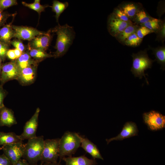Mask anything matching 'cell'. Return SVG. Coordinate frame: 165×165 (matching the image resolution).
I'll list each match as a JSON object with an SVG mask.
<instances>
[{"label":"cell","mask_w":165,"mask_h":165,"mask_svg":"<svg viewBox=\"0 0 165 165\" xmlns=\"http://www.w3.org/2000/svg\"><path fill=\"white\" fill-rule=\"evenodd\" d=\"M56 33L57 37L54 48L56 51L53 55L55 58L64 56L72 44L75 33L72 27L67 24L60 25L59 24L50 30Z\"/></svg>","instance_id":"obj_1"},{"label":"cell","mask_w":165,"mask_h":165,"mask_svg":"<svg viewBox=\"0 0 165 165\" xmlns=\"http://www.w3.org/2000/svg\"><path fill=\"white\" fill-rule=\"evenodd\" d=\"M44 140L43 136L29 139L25 144V148L22 157L29 165H38L40 161L44 147Z\"/></svg>","instance_id":"obj_2"},{"label":"cell","mask_w":165,"mask_h":165,"mask_svg":"<svg viewBox=\"0 0 165 165\" xmlns=\"http://www.w3.org/2000/svg\"><path fill=\"white\" fill-rule=\"evenodd\" d=\"M81 140L78 133L66 131L59 142V157L60 161L65 156H72L80 147Z\"/></svg>","instance_id":"obj_3"},{"label":"cell","mask_w":165,"mask_h":165,"mask_svg":"<svg viewBox=\"0 0 165 165\" xmlns=\"http://www.w3.org/2000/svg\"><path fill=\"white\" fill-rule=\"evenodd\" d=\"M133 63L131 71L135 77H139V79L144 76L146 82L148 84L145 73L147 69L151 68L153 63L155 61L150 59L147 53V50H141L137 53H133Z\"/></svg>","instance_id":"obj_4"},{"label":"cell","mask_w":165,"mask_h":165,"mask_svg":"<svg viewBox=\"0 0 165 165\" xmlns=\"http://www.w3.org/2000/svg\"><path fill=\"white\" fill-rule=\"evenodd\" d=\"M59 138L44 140V149L41 160L42 165L46 163L57 162L59 157Z\"/></svg>","instance_id":"obj_5"},{"label":"cell","mask_w":165,"mask_h":165,"mask_svg":"<svg viewBox=\"0 0 165 165\" xmlns=\"http://www.w3.org/2000/svg\"><path fill=\"white\" fill-rule=\"evenodd\" d=\"M143 118L148 128L152 130H157L165 126V116L160 112L154 110L144 113Z\"/></svg>","instance_id":"obj_6"},{"label":"cell","mask_w":165,"mask_h":165,"mask_svg":"<svg viewBox=\"0 0 165 165\" xmlns=\"http://www.w3.org/2000/svg\"><path fill=\"white\" fill-rule=\"evenodd\" d=\"M24 148L25 144L22 141L3 146L1 147L3 154L13 165L16 164L22 157Z\"/></svg>","instance_id":"obj_7"},{"label":"cell","mask_w":165,"mask_h":165,"mask_svg":"<svg viewBox=\"0 0 165 165\" xmlns=\"http://www.w3.org/2000/svg\"><path fill=\"white\" fill-rule=\"evenodd\" d=\"M40 112L39 108H37L33 116L25 123L23 132L19 135L22 141L28 140L37 137L36 134L38 126V118Z\"/></svg>","instance_id":"obj_8"},{"label":"cell","mask_w":165,"mask_h":165,"mask_svg":"<svg viewBox=\"0 0 165 165\" xmlns=\"http://www.w3.org/2000/svg\"><path fill=\"white\" fill-rule=\"evenodd\" d=\"M12 28L14 31V38L29 41L37 36L45 32L27 26L12 25Z\"/></svg>","instance_id":"obj_9"},{"label":"cell","mask_w":165,"mask_h":165,"mask_svg":"<svg viewBox=\"0 0 165 165\" xmlns=\"http://www.w3.org/2000/svg\"><path fill=\"white\" fill-rule=\"evenodd\" d=\"M132 22V21H123L119 19L114 13H111L108 18V31L111 35L115 37Z\"/></svg>","instance_id":"obj_10"},{"label":"cell","mask_w":165,"mask_h":165,"mask_svg":"<svg viewBox=\"0 0 165 165\" xmlns=\"http://www.w3.org/2000/svg\"><path fill=\"white\" fill-rule=\"evenodd\" d=\"M20 72L15 61L5 63L2 66L0 80L3 84L10 80H17Z\"/></svg>","instance_id":"obj_11"},{"label":"cell","mask_w":165,"mask_h":165,"mask_svg":"<svg viewBox=\"0 0 165 165\" xmlns=\"http://www.w3.org/2000/svg\"><path fill=\"white\" fill-rule=\"evenodd\" d=\"M50 32V30L37 36L29 41L28 46L46 51L49 47L52 38Z\"/></svg>","instance_id":"obj_12"},{"label":"cell","mask_w":165,"mask_h":165,"mask_svg":"<svg viewBox=\"0 0 165 165\" xmlns=\"http://www.w3.org/2000/svg\"><path fill=\"white\" fill-rule=\"evenodd\" d=\"M138 129L136 124L132 122H126L124 125L120 133L116 136L106 139L107 144L113 140H122L125 138H129L138 135Z\"/></svg>","instance_id":"obj_13"},{"label":"cell","mask_w":165,"mask_h":165,"mask_svg":"<svg viewBox=\"0 0 165 165\" xmlns=\"http://www.w3.org/2000/svg\"><path fill=\"white\" fill-rule=\"evenodd\" d=\"M37 66L32 65L20 71L17 80L21 84L28 85L34 82L36 77Z\"/></svg>","instance_id":"obj_14"},{"label":"cell","mask_w":165,"mask_h":165,"mask_svg":"<svg viewBox=\"0 0 165 165\" xmlns=\"http://www.w3.org/2000/svg\"><path fill=\"white\" fill-rule=\"evenodd\" d=\"M17 123L14 112L11 109L4 106L0 109V127H10Z\"/></svg>","instance_id":"obj_15"},{"label":"cell","mask_w":165,"mask_h":165,"mask_svg":"<svg viewBox=\"0 0 165 165\" xmlns=\"http://www.w3.org/2000/svg\"><path fill=\"white\" fill-rule=\"evenodd\" d=\"M81 140V147L87 152L90 154L93 159H99L103 160L97 146L88 138L82 137L79 134Z\"/></svg>","instance_id":"obj_16"},{"label":"cell","mask_w":165,"mask_h":165,"mask_svg":"<svg viewBox=\"0 0 165 165\" xmlns=\"http://www.w3.org/2000/svg\"><path fill=\"white\" fill-rule=\"evenodd\" d=\"M65 165H96L97 164L95 159H90L85 155L78 157H64L62 159Z\"/></svg>","instance_id":"obj_17"},{"label":"cell","mask_w":165,"mask_h":165,"mask_svg":"<svg viewBox=\"0 0 165 165\" xmlns=\"http://www.w3.org/2000/svg\"><path fill=\"white\" fill-rule=\"evenodd\" d=\"M15 61L20 71L32 65H38V62L34 60L27 52L23 53L21 56Z\"/></svg>","instance_id":"obj_18"},{"label":"cell","mask_w":165,"mask_h":165,"mask_svg":"<svg viewBox=\"0 0 165 165\" xmlns=\"http://www.w3.org/2000/svg\"><path fill=\"white\" fill-rule=\"evenodd\" d=\"M14 38V31L11 23L5 24L0 29V41L9 46L11 39Z\"/></svg>","instance_id":"obj_19"},{"label":"cell","mask_w":165,"mask_h":165,"mask_svg":"<svg viewBox=\"0 0 165 165\" xmlns=\"http://www.w3.org/2000/svg\"><path fill=\"white\" fill-rule=\"evenodd\" d=\"M19 137L13 132H0V146L22 142Z\"/></svg>","instance_id":"obj_20"},{"label":"cell","mask_w":165,"mask_h":165,"mask_svg":"<svg viewBox=\"0 0 165 165\" xmlns=\"http://www.w3.org/2000/svg\"><path fill=\"white\" fill-rule=\"evenodd\" d=\"M140 6L137 3L128 2L124 3L119 7L132 21L137 13L141 9Z\"/></svg>","instance_id":"obj_21"},{"label":"cell","mask_w":165,"mask_h":165,"mask_svg":"<svg viewBox=\"0 0 165 165\" xmlns=\"http://www.w3.org/2000/svg\"><path fill=\"white\" fill-rule=\"evenodd\" d=\"M139 27L136 24L132 22L118 34L115 38L119 42L124 45V42L131 35L136 32Z\"/></svg>","instance_id":"obj_22"},{"label":"cell","mask_w":165,"mask_h":165,"mask_svg":"<svg viewBox=\"0 0 165 165\" xmlns=\"http://www.w3.org/2000/svg\"><path fill=\"white\" fill-rule=\"evenodd\" d=\"M27 52L30 56L38 63L45 59L53 57V55L47 53L46 51L28 46Z\"/></svg>","instance_id":"obj_23"},{"label":"cell","mask_w":165,"mask_h":165,"mask_svg":"<svg viewBox=\"0 0 165 165\" xmlns=\"http://www.w3.org/2000/svg\"><path fill=\"white\" fill-rule=\"evenodd\" d=\"M151 48L157 62L161 65V68L163 70L165 68V47L163 46L156 48Z\"/></svg>","instance_id":"obj_24"},{"label":"cell","mask_w":165,"mask_h":165,"mask_svg":"<svg viewBox=\"0 0 165 165\" xmlns=\"http://www.w3.org/2000/svg\"><path fill=\"white\" fill-rule=\"evenodd\" d=\"M68 6V3L67 2H62L57 0L53 1L52 6L51 7L52 11L56 14L55 17L57 22H58L59 18L60 15Z\"/></svg>","instance_id":"obj_25"},{"label":"cell","mask_w":165,"mask_h":165,"mask_svg":"<svg viewBox=\"0 0 165 165\" xmlns=\"http://www.w3.org/2000/svg\"><path fill=\"white\" fill-rule=\"evenodd\" d=\"M163 22L160 19L152 18L140 26H144L156 33L161 28Z\"/></svg>","instance_id":"obj_26"},{"label":"cell","mask_w":165,"mask_h":165,"mask_svg":"<svg viewBox=\"0 0 165 165\" xmlns=\"http://www.w3.org/2000/svg\"><path fill=\"white\" fill-rule=\"evenodd\" d=\"M153 17L149 16L145 11L142 9H140L136 14L132 20L135 24H142L147 22Z\"/></svg>","instance_id":"obj_27"},{"label":"cell","mask_w":165,"mask_h":165,"mask_svg":"<svg viewBox=\"0 0 165 165\" xmlns=\"http://www.w3.org/2000/svg\"><path fill=\"white\" fill-rule=\"evenodd\" d=\"M40 0H35L33 3H29L24 2H22V4L24 6L33 10L39 14L44 11L46 7L49 6L48 5H42L40 3Z\"/></svg>","instance_id":"obj_28"},{"label":"cell","mask_w":165,"mask_h":165,"mask_svg":"<svg viewBox=\"0 0 165 165\" xmlns=\"http://www.w3.org/2000/svg\"><path fill=\"white\" fill-rule=\"evenodd\" d=\"M142 39L139 38L134 32L130 35L126 40L124 45L131 47L139 46L141 43Z\"/></svg>","instance_id":"obj_29"},{"label":"cell","mask_w":165,"mask_h":165,"mask_svg":"<svg viewBox=\"0 0 165 165\" xmlns=\"http://www.w3.org/2000/svg\"><path fill=\"white\" fill-rule=\"evenodd\" d=\"M154 32L146 27L141 26L137 29L136 34L137 36L140 38L142 39L146 35Z\"/></svg>","instance_id":"obj_30"},{"label":"cell","mask_w":165,"mask_h":165,"mask_svg":"<svg viewBox=\"0 0 165 165\" xmlns=\"http://www.w3.org/2000/svg\"><path fill=\"white\" fill-rule=\"evenodd\" d=\"M17 4L16 0H0V10L3 11L8 8Z\"/></svg>","instance_id":"obj_31"},{"label":"cell","mask_w":165,"mask_h":165,"mask_svg":"<svg viewBox=\"0 0 165 165\" xmlns=\"http://www.w3.org/2000/svg\"><path fill=\"white\" fill-rule=\"evenodd\" d=\"M119 19L125 22L131 21L124 12L118 7L114 9L112 13Z\"/></svg>","instance_id":"obj_32"},{"label":"cell","mask_w":165,"mask_h":165,"mask_svg":"<svg viewBox=\"0 0 165 165\" xmlns=\"http://www.w3.org/2000/svg\"><path fill=\"white\" fill-rule=\"evenodd\" d=\"M9 48V45L0 41V58L2 61L5 60Z\"/></svg>","instance_id":"obj_33"},{"label":"cell","mask_w":165,"mask_h":165,"mask_svg":"<svg viewBox=\"0 0 165 165\" xmlns=\"http://www.w3.org/2000/svg\"><path fill=\"white\" fill-rule=\"evenodd\" d=\"M12 44L15 48L18 49L23 53L25 52L26 48L24 44L19 39H14L11 41L10 44Z\"/></svg>","instance_id":"obj_34"},{"label":"cell","mask_w":165,"mask_h":165,"mask_svg":"<svg viewBox=\"0 0 165 165\" xmlns=\"http://www.w3.org/2000/svg\"><path fill=\"white\" fill-rule=\"evenodd\" d=\"M165 24L163 21L162 26L160 29L156 33L157 34L156 39L159 41H162L163 42L164 41L165 37Z\"/></svg>","instance_id":"obj_35"},{"label":"cell","mask_w":165,"mask_h":165,"mask_svg":"<svg viewBox=\"0 0 165 165\" xmlns=\"http://www.w3.org/2000/svg\"><path fill=\"white\" fill-rule=\"evenodd\" d=\"M14 15L0 10V27L4 26L8 18Z\"/></svg>","instance_id":"obj_36"},{"label":"cell","mask_w":165,"mask_h":165,"mask_svg":"<svg viewBox=\"0 0 165 165\" xmlns=\"http://www.w3.org/2000/svg\"><path fill=\"white\" fill-rule=\"evenodd\" d=\"M6 95V92L3 88L2 85H0V109L4 106L3 101Z\"/></svg>","instance_id":"obj_37"},{"label":"cell","mask_w":165,"mask_h":165,"mask_svg":"<svg viewBox=\"0 0 165 165\" xmlns=\"http://www.w3.org/2000/svg\"><path fill=\"white\" fill-rule=\"evenodd\" d=\"M0 165H13L9 159L4 154L0 155Z\"/></svg>","instance_id":"obj_38"},{"label":"cell","mask_w":165,"mask_h":165,"mask_svg":"<svg viewBox=\"0 0 165 165\" xmlns=\"http://www.w3.org/2000/svg\"><path fill=\"white\" fill-rule=\"evenodd\" d=\"M6 57L10 59L13 60L16 59L13 49L8 50L6 53Z\"/></svg>","instance_id":"obj_39"},{"label":"cell","mask_w":165,"mask_h":165,"mask_svg":"<svg viewBox=\"0 0 165 165\" xmlns=\"http://www.w3.org/2000/svg\"><path fill=\"white\" fill-rule=\"evenodd\" d=\"M14 165H29V164L25 160L21 159Z\"/></svg>","instance_id":"obj_40"},{"label":"cell","mask_w":165,"mask_h":165,"mask_svg":"<svg viewBox=\"0 0 165 165\" xmlns=\"http://www.w3.org/2000/svg\"><path fill=\"white\" fill-rule=\"evenodd\" d=\"M13 50L16 56V59L19 57L23 53L20 51L16 48L13 49Z\"/></svg>","instance_id":"obj_41"},{"label":"cell","mask_w":165,"mask_h":165,"mask_svg":"<svg viewBox=\"0 0 165 165\" xmlns=\"http://www.w3.org/2000/svg\"><path fill=\"white\" fill-rule=\"evenodd\" d=\"M43 165H62L60 162L56 163H46L43 164Z\"/></svg>","instance_id":"obj_42"},{"label":"cell","mask_w":165,"mask_h":165,"mask_svg":"<svg viewBox=\"0 0 165 165\" xmlns=\"http://www.w3.org/2000/svg\"><path fill=\"white\" fill-rule=\"evenodd\" d=\"M2 61V60L0 58V78L1 74V70H2V66H1Z\"/></svg>","instance_id":"obj_43"},{"label":"cell","mask_w":165,"mask_h":165,"mask_svg":"<svg viewBox=\"0 0 165 165\" xmlns=\"http://www.w3.org/2000/svg\"><path fill=\"white\" fill-rule=\"evenodd\" d=\"M1 149V147H0V150Z\"/></svg>","instance_id":"obj_44"},{"label":"cell","mask_w":165,"mask_h":165,"mask_svg":"<svg viewBox=\"0 0 165 165\" xmlns=\"http://www.w3.org/2000/svg\"><path fill=\"white\" fill-rule=\"evenodd\" d=\"M39 165H42V164H40Z\"/></svg>","instance_id":"obj_45"}]
</instances>
